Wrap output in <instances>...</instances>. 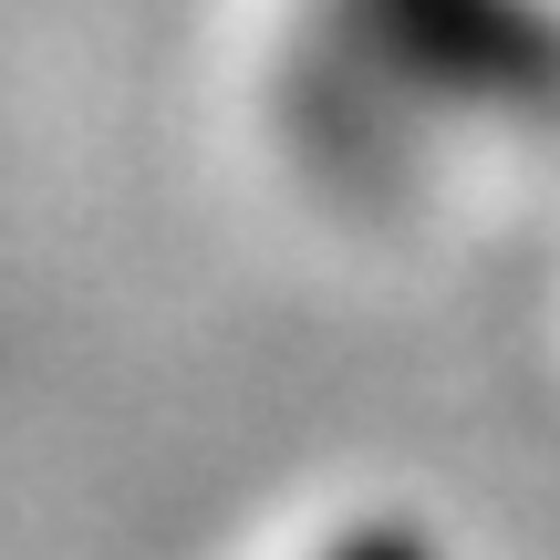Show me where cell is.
<instances>
[{"label": "cell", "mask_w": 560, "mask_h": 560, "mask_svg": "<svg viewBox=\"0 0 560 560\" xmlns=\"http://www.w3.org/2000/svg\"><path fill=\"white\" fill-rule=\"evenodd\" d=\"M312 560H446V550L425 540L416 520H353V529H332Z\"/></svg>", "instance_id": "obj_1"}]
</instances>
